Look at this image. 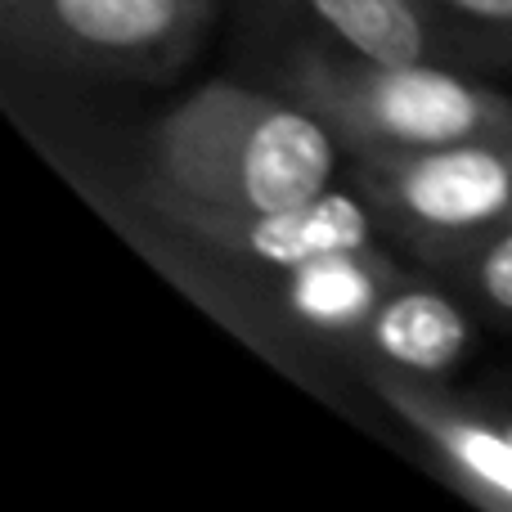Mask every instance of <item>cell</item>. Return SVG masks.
I'll list each match as a JSON object with an SVG mask.
<instances>
[{
	"label": "cell",
	"instance_id": "obj_5",
	"mask_svg": "<svg viewBox=\"0 0 512 512\" xmlns=\"http://www.w3.org/2000/svg\"><path fill=\"white\" fill-rule=\"evenodd\" d=\"M378 337L382 355H391L405 369L441 373L468 346V319L436 292H405L378 315Z\"/></svg>",
	"mask_w": 512,
	"mask_h": 512
},
{
	"label": "cell",
	"instance_id": "obj_9",
	"mask_svg": "<svg viewBox=\"0 0 512 512\" xmlns=\"http://www.w3.org/2000/svg\"><path fill=\"white\" fill-rule=\"evenodd\" d=\"M481 283H486L495 306L512 310V230L499 234L495 248L486 252V261H481Z\"/></svg>",
	"mask_w": 512,
	"mask_h": 512
},
{
	"label": "cell",
	"instance_id": "obj_4",
	"mask_svg": "<svg viewBox=\"0 0 512 512\" xmlns=\"http://www.w3.org/2000/svg\"><path fill=\"white\" fill-rule=\"evenodd\" d=\"M369 239V216L355 198L346 194H319L301 207L270 216H252L243 243L265 265H283V270H310V265L337 261V256L364 248Z\"/></svg>",
	"mask_w": 512,
	"mask_h": 512
},
{
	"label": "cell",
	"instance_id": "obj_3",
	"mask_svg": "<svg viewBox=\"0 0 512 512\" xmlns=\"http://www.w3.org/2000/svg\"><path fill=\"white\" fill-rule=\"evenodd\" d=\"M373 122L400 144L441 149L459 144L486 126V104L477 90H468L450 72L405 63V68H378V81L369 90Z\"/></svg>",
	"mask_w": 512,
	"mask_h": 512
},
{
	"label": "cell",
	"instance_id": "obj_1",
	"mask_svg": "<svg viewBox=\"0 0 512 512\" xmlns=\"http://www.w3.org/2000/svg\"><path fill=\"white\" fill-rule=\"evenodd\" d=\"M185 153H221V167L198 171L185 185L221 207L248 212V221L319 198L337 162L333 140L315 117L243 95L198 99L180 117L176 158Z\"/></svg>",
	"mask_w": 512,
	"mask_h": 512
},
{
	"label": "cell",
	"instance_id": "obj_7",
	"mask_svg": "<svg viewBox=\"0 0 512 512\" xmlns=\"http://www.w3.org/2000/svg\"><path fill=\"white\" fill-rule=\"evenodd\" d=\"M50 9L77 41L135 50L162 41L180 23L185 0H50Z\"/></svg>",
	"mask_w": 512,
	"mask_h": 512
},
{
	"label": "cell",
	"instance_id": "obj_2",
	"mask_svg": "<svg viewBox=\"0 0 512 512\" xmlns=\"http://www.w3.org/2000/svg\"><path fill=\"white\" fill-rule=\"evenodd\" d=\"M400 203L436 230L490 225L512 212V158L477 140L441 144L405 167Z\"/></svg>",
	"mask_w": 512,
	"mask_h": 512
},
{
	"label": "cell",
	"instance_id": "obj_10",
	"mask_svg": "<svg viewBox=\"0 0 512 512\" xmlns=\"http://www.w3.org/2000/svg\"><path fill=\"white\" fill-rule=\"evenodd\" d=\"M459 5L463 14H477V18H512V0H450Z\"/></svg>",
	"mask_w": 512,
	"mask_h": 512
},
{
	"label": "cell",
	"instance_id": "obj_6",
	"mask_svg": "<svg viewBox=\"0 0 512 512\" xmlns=\"http://www.w3.org/2000/svg\"><path fill=\"white\" fill-rule=\"evenodd\" d=\"M310 9L373 68L423 59V23L409 0H310Z\"/></svg>",
	"mask_w": 512,
	"mask_h": 512
},
{
	"label": "cell",
	"instance_id": "obj_11",
	"mask_svg": "<svg viewBox=\"0 0 512 512\" xmlns=\"http://www.w3.org/2000/svg\"><path fill=\"white\" fill-rule=\"evenodd\" d=\"M508 436H512V432H508Z\"/></svg>",
	"mask_w": 512,
	"mask_h": 512
},
{
	"label": "cell",
	"instance_id": "obj_8",
	"mask_svg": "<svg viewBox=\"0 0 512 512\" xmlns=\"http://www.w3.org/2000/svg\"><path fill=\"white\" fill-rule=\"evenodd\" d=\"M445 445L459 454L463 468H472L481 481H490L499 495L512 499V436L481 432V427H454Z\"/></svg>",
	"mask_w": 512,
	"mask_h": 512
}]
</instances>
